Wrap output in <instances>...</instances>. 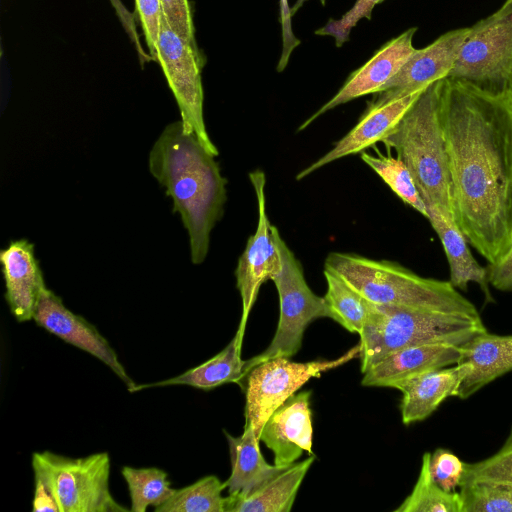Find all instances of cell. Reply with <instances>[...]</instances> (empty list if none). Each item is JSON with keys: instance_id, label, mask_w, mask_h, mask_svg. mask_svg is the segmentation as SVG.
<instances>
[{"instance_id": "1", "label": "cell", "mask_w": 512, "mask_h": 512, "mask_svg": "<svg viewBox=\"0 0 512 512\" xmlns=\"http://www.w3.org/2000/svg\"><path fill=\"white\" fill-rule=\"evenodd\" d=\"M440 117L453 217L489 264L512 246V93L444 78Z\"/></svg>"}, {"instance_id": "2", "label": "cell", "mask_w": 512, "mask_h": 512, "mask_svg": "<svg viewBox=\"0 0 512 512\" xmlns=\"http://www.w3.org/2000/svg\"><path fill=\"white\" fill-rule=\"evenodd\" d=\"M148 165L188 232L192 263L201 264L227 199V180L215 156L179 120L164 128L152 146Z\"/></svg>"}, {"instance_id": "3", "label": "cell", "mask_w": 512, "mask_h": 512, "mask_svg": "<svg viewBox=\"0 0 512 512\" xmlns=\"http://www.w3.org/2000/svg\"><path fill=\"white\" fill-rule=\"evenodd\" d=\"M324 267L374 304L481 317L450 281L419 276L396 262L331 252Z\"/></svg>"}, {"instance_id": "4", "label": "cell", "mask_w": 512, "mask_h": 512, "mask_svg": "<svg viewBox=\"0 0 512 512\" xmlns=\"http://www.w3.org/2000/svg\"><path fill=\"white\" fill-rule=\"evenodd\" d=\"M441 80L422 91L381 143L395 150L406 164L425 204L454 219L449 161L440 117Z\"/></svg>"}, {"instance_id": "5", "label": "cell", "mask_w": 512, "mask_h": 512, "mask_svg": "<svg viewBox=\"0 0 512 512\" xmlns=\"http://www.w3.org/2000/svg\"><path fill=\"white\" fill-rule=\"evenodd\" d=\"M487 332L481 317L374 304L360 335L361 372L389 354L412 346H463Z\"/></svg>"}, {"instance_id": "6", "label": "cell", "mask_w": 512, "mask_h": 512, "mask_svg": "<svg viewBox=\"0 0 512 512\" xmlns=\"http://www.w3.org/2000/svg\"><path fill=\"white\" fill-rule=\"evenodd\" d=\"M273 235L282 263L280 271L272 279L279 295L278 326L267 349L245 360L242 383L250 370L259 363L272 358L294 356L301 348L306 327L313 320L323 317L335 320L325 297L316 295L308 286L300 261L275 226H273Z\"/></svg>"}, {"instance_id": "7", "label": "cell", "mask_w": 512, "mask_h": 512, "mask_svg": "<svg viewBox=\"0 0 512 512\" xmlns=\"http://www.w3.org/2000/svg\"><path fill=\"white\" fill-rule=\"evenodd\" d=\"M32 468L49 483L59 512H127L109 487L107 452L71 458L50 451L35 452Z\"/></svg>"}, {"instance_id": "8", "label": "cell", "mask_w": 512, "mask_h": 512, "mask_svg": "<svg viewBox=\"0 0 512 512\" xmlns=\"http://www.w3.org/2000/svg\"><path fill=\"white\" fill-rule=\"evenodd\" d=\"M512 76V0L470 27L448 78L484 89L508 88Z\"/></svg>"}, {"instance_id": "9", "label": "cell", "mask_w": 512, "mask_h": 512, "mask_svg": "<svg viewBox=\"0 0 512 512\" xmlns=\"http://www.w3.org/2000/svg\"><path fill=\"white\" fill-rule=\"evenodd\" d=\"M360 343L332 360L293 362L286 357L272 358L254 366L245 378V425L258 439L271 414L311 378L360 357Z\"/></svg>"}, {"instance_id": "10", "label": "cell", "mask_w": 512, "mask_h": 512, "mask_svg": "<svg viewBox=\"0 0 512 512\" xmlns=\"http://www.w3.org/2000/svg\"><path fill=\"white\" fill-rule=\"evenodd\" d=\"M156 62L177 102L184 128L195 133L204 147L216 157L218 149L208 135L203 116L201 71L204 58L197 44L176 34L163 16L156 45Z\"/></svg>"}, {"instance_id": "11", "label": "cell", "mask_w": 512, "mask_h": 512, "mask_svg": "<svg viewBox=\"0 0 512 512\" xmlns=\"http://www.w3.org/2000/svg\"><path fill=\"white\" fill-rule=\"evenodd\" d=\"M249 179L257 199L258 220L256 230L249 237L235 270L236 286L242 301V315L237 331L243 336L249 313L262 284L272 280L282 265L273 235V225L266 212L265 174L261 170H255L249 173Z\"/></svg>"}, {"instance_id": "12", "label": "cell", "mask_w": 512, "mask_h": 512, "mask_svg": "<svg viewBox=\"0 0 512 512\" xmlns=\"http://www.w3.org/2000/svg\"><path fill=\"white\" fill-rule=\"evenodd\" d=\"M469 32L470 27L451 30L428 46L415 49L397 74L375 93L371 102H389L446 78Z\"/></svg>"}, {"instance_id": "13", "label": "cell", "mask_w": 512, "mask_h": 512, "mask_svg": "<svg viewBox=\"0 0 512 512\" xmlns=\"http://www.w3.org/2000/svg\"><path fill=\"white\" fill-rule=\"evenodd\" d=\"M33 320L48 332L99 359L126 384L130 392L134 391L136 384L104 336L82 316L70 311L62 299L47 287L39 298Z\"/></svg>"}, {"instance_id": "14", "label": "cell", "mask_w": 512, "mask_h": 512, "mask_svg": "<svg viewBox=\"0 0 512 512\" xmlns=\"http://www.w3.org/2000/svg\"><path fill=\"white\" fill-rule=\"evenodd\" d=\"M416 27L409 28L385 43L364 65L353 71L339 91L307 118L298 128L302 131L327 111L353 99L379 92L401 69L415 51Z\"/></svg>"}, {"instance_id": "15", "label": "cell", "mask_w": 512, "mask_h": 512, "mask_svg": "<svg viewBox=\"0 0 512 512\" xmlns=\"http://www.w3.org/2000/svg\"><path fill=\"white\" fill-rule=\"evenodd\" d=\"M310 391L295 393L264 424L259 440L274 453V464L292 465L303 453H312Z\"/></svg>"}, {"instance_id": "16", "label": "cell", "mask_w": 512, "mask_h": 512, "mask_svg": "<svg viewBox=\"0 0 512 512\" xmlns=\"http://www.w3.org/2000/svg\"><path fill=\"white\" fill-rule=\"evenodd\" d=\"M424 89L385 103L369 102L367 109L356 125L338 140L331 150L301 170L296 175V180H302L335 160L362 152L366 148L374 146L377 142H381L397 125Z\"/></svg>"}, {"instance_id": "17", "label": "cell", "mask_w": 512, "mask_h": 512, "mask_svg": "<svg viewBox=\"0 0 512 512\" xmlns=\"http://www.w3.org/2000/svg\"><path fill=\"white\" fill-rule=\"evenodd\" d=\"M0 263L5 299L12 315L19 322L33 320L39 298L46 288L34 244L27 239L11 241L0 251Z\"/></svg>"}, {"instance_id": "18", "label": "cell", "mask_w": 512, "mask_h": 512, "mask_svg": "<svg viewBox=\"0 0 512 512\" xmlns=\"http://www.w3.org/2000/svg\"><path fill=\"white\" fill-rule=\"evenodd\" d=\"M462 356V346L449 343L417 345L395 351L363 373L362 385L394 387L416 375L455 365Z\"/></svg>"}, {"instance_id": "19", "label": "cell", "mask_w": 512, "mask_h": 512, "mask_svg": "<svg viewBox=\"0 0 512 512\" xmlns=\"http://www.w3.org/2000/svg\"><path fill=\"white\" fill-rule=\"evenodd\" d=\"M463 379L456 397L467 399L500 376L512 371V335H496L488 331L462 346L457 363Z\"/></svg>"}, {"instance_id": "20", "label": "cell", "mask_w": 512, "mask_h": 512, "mask_svg": "<svg viewBox=\"0 0 512 512\" xmlns=\"http://www.w3.org/2000/svg\"><path fill=\"white\" fill-rule=\"evenodd\" d=\"M463 379L460 365L443 367L401 381L393 388L402 392V422L409 425L430 416L448 397H456Z\"/></svg>"}, {"instance_id": "21", "label": "cell", "mask_w": 512, "mask_h": 512, "mask_svg": "<svg viewBox=\"0 0 512 512\" xmlns=\"http://www.w3.org/2000/svg\"><path fill=\"white\" fill-rule=\"evenodd\" d=\"M224 434L231 459V475L225 481L229 496L248 497L289 467L271 465L265 461L259 448L260 440L251 426L244 425V431L238 437L227 431Z\"/></svg>"}, {"instance_id": "22", "label": "cell", "mask_w": 512, "mask_h": 512, "mask_svg": "<svg viewBox=\"0 0 512 512\" xmlns=\"http://www.w3.org/2000/svg\"><path fill=\"white\" fill-rule=\"evenodd\" d=\"M432 228L437 233L450 268V282L456 288L467 291L470 282L482 289L486 302H494L489 290L488 271L471 254L468 242L453 218L446 217L432 205H426Z\"/></svg>"}, {"instance_id": "23", "label": "cell", "mask_w": 512, "mask_h": 512, "mask_svg": "<svg viewBox=\"0 0 512 512\" xmlns=\"http://www.w3.org/2000/svg\"><path fill=\"white\" fill-rule=\"evenodd\" d=\"M314 460L310 455L293 463L248 497H225L224 512H290Z\"/></svg>"}, {"instance_id": "24", "label": "cell", "mask_w": 512, "mask_h": 512, "mask_svg": "<svg viewBox=\"0 0 512 512\" xmlns=\"http://www.w3.org/2000/svg\"><path fill=\"white\" fill-rule=\"evenodd\" d=\"M243 335L238 331L229 344L206 362L186 372L153 384L137 385L134 391L148 387L188 385L202 390H211L226 383L242 384L245 361L241 359Z\"/></svg>"}, {"instance_id": "25", "label": "cell", "mask_w": 512, "mask_h": 512, "mask_svg": "<svg viewBox=\"0 0 512 512\" xmlns=\"http://www.w3.org/2000/svg\"><path fill=\"white\" fill-rule=\"evenodd\" d=\"M327 292L324 296L335 320L346 330L360 334L374 303L367 300L339 274L324 267Z\"/></svg>"}, {"instance_id": "26", "label": "cell", "mask_w": 512, "mask_h": 512, "mask_svg": "<svg viewBox=\"0 0 512 512\" xmlns=\"http://www.w3.org/2000/svg\"><path fill=\"white\" fill-rule=\"evenodd\" d=\"M431 453L425 452L417 482L409 496L394 512H462V500L457 491L447 492L434 480Z\"/></svg>"}, {"instance_id": "27", "label": "cell", "mask_w": 512, "mask_h": 512, "mask_svg": "<svg viewBox=\"0 0 512 512\" xmlns=\"http://www.w3.org/2000/svg\"><path fill=\"white\" fill-rule=\"evenodd\" d=\"M226 488L215 475H208L195 483L175 489L172 495L155 512H224Z\"/></svg>"}, {"instance_id": "28", "label": "cell", "mask_w": 512, "mask_h": 512, "mask_svg": "<svg viewBox=\"0 0 512 512\" xmlns=\"http://www.w3.org/2000/svg\"><path fill=\"white\" fill-rule=\"evenodd\" d=\"M377 155L361 152V159L369 166L407 205L415 209L426 219L427 207L422 199L416 183L406 166L398 157L385 156L378 150Z\"/></svg>"}, {"instance_id": "29", "label": "cell", "mask_w": 512, "mask_h": 512, "mask_svg": "<svg viewBox=\"0 0 512 512\" xmlns=\"http://www.w3.org/2000/svg\"><path fill=\"white\" fill-rule=\"evenodd\" d=\"M122 475L128 485L132 512H145L149 506H160L175 490L167 472L159 468L124 466Z\"/></svg>"}, {"instance_id": "30", "label": "cell", "mask_w": 512, "mask_h": 512, "mask_svg": "<svg viewBox=\"0 0 512 512\" xmlns=\"http://www.w3.org/2000/svg\"><path fill=\"white\" fill-rule=\"evenodd\" d=\"M462 512H512V484L468 482L461 484Z\"/></svg>"}, {"instance_id": "31", "label": "cell", "mask_w": 512, "mask_h": 512, "mask_svg": "<svg viewBox=\"0 0 512 512\" xmlns=\"http://www.w3.org/2000/svg\"><path fill=\"white\" fill-rule=\"evenodd\" d=\"M468 482L512 484V426L497 452L478 462L466 463L461 484Z\"/></svg>"}, {"instance_id": "32", "label": "cell", "mask_w": 512, "mask_h": 512, "mask_svg": "<svg viewBox=\"0 0 512 512\" xmlns=\"http://www.w3.org/2000/svg\"><path fill=\"white\" fill-rule=\"evenodd\" d=\"M384 0H356L354 5L339 19L330 18L328 22L315 31L316 35L331 36L336 47H341L350 38L351 30L365 18L371 20L372 11Z\"/></svg>"}, {"instance_id": "33", "label": "cell", "mask_w": 512, "mask_h": 512, "mask_svg": "<svg viewBox=\"0 0 512 512\" xmlns=\"http://www.w3.org/2000/svg\"><path fill=\"white\" fill-rule=\"evenodd\" d=\"M466 463L445 448H438L431 454L430 468L434 480L447 492L460 487Z\"/></svg>"}, {"instance_id": "34", "label": "cell", "mask_w": 512, "mask_h": 512, "mask_svg": "<svg viewBox=\"0 0 512 512\" xmlns=\"http://www.w3.org/2000/svg\"><path fill=\"white\" fill-rule=\"evenodd\" d=\"M162 15L181 38L196 44L193 13L189 0H159Z\"/></svg>"}, {"instance_id": "35", "label": "cell", "mask_w": 512, "mask_h": 512, "mask_svg": "<svg viewBox=\"0 0 512 512\" xmlns=\"http://www.w3.org/2000/svg\"><path fill=\"white\" fill-rule=\"evenodd\" d=\"M136 17L140 22L148 54L156 61V45L158 41L162 10L159 0H134Z\"/></svg>"}, {"instance_id": "36", "label": "cell", "mask_w": 512, "mask_h": 512, "mask_svg": "<svg viewBox=\"0 0 512 512\" xmlns=\"http://www.w3.org/2000/svg\"><path fill=\"white\" fill-rule=\"evenodd\" d=\"M279 10V20L282 28V52L276 69L277 72H282L286 68L292 52L300 45L301 41L295 36L292 29V13L288 0H279Z\"/></svg>"}, {"instance_id": "37", "label": "cell", "mask_w": 512, "mask_h": 512, "mask_svg": "<svg viewBox=\"0 0 512 512\" xmlns=\"http://www.w3.org/2000/svg\"><path fill=\"white\" fill-rule=\"evenodd\" d=\"M110 2L115 9L122 26L136 47L141 65L143 66L145 63L152 61V58L144 51L140 42L135 23L136 16L125 8L121 0H110Z\"/></svg>"}, {"instance_id": "38", "label": "cell", "mask_w": 512, "mask_h": 512, "mask_svg": "<svg viewBox=\"0 0 512 512\" xmlns=\"http://www.w3.org/2000/svg\"><path fill=\"white\" fill-rule=\"evenodd\" d=\"M488 282L499 291H512V246L497 263L488 266Z\"/></svg>"}, {"instance_id": "39", "label": "cell", "mask_w": 512, "mask_h": 512, "mask_svg": "<svg viewBox=\"0 0 512 512\" xmlns=\"http://www.w3.org/2000/svg\"><path fill=\"white\" fill-rule=\"evenodd\" d=\"M35 493L32 510L36 511H56L59 512L57 503L54 499L52 490L47 480L38 472H34Z\"/></svg>"}, {"instance_id": "40", "label": "cell", "mask_w": 512, "mask_h": 512, "mask_svg": "<svg viewBox=\"0 0 512 512\" xmlns=\"http://www.w3.org/2000/svg\"><path fill=\"white\" fill-rule=\"evenodd\" d=\"M308 0H296L295 4L291 8L292 16L303 6V4ZM321 4L325 6L326 0H320Z\"/></svg>"}, {"instance_id": "41", "label": "cell", "mask_w": 512, "mask_h": 512, "mask_svg": "<svg viewBox=\"0 0 512 512\" xmlns=\"http://www.w3.org/2000/svg\"><path fill=\"white\" fill-rule=\"evenodd\" d=\"M508 87H509V89L511 90V93H512V76L510 78Z\"/></svg>"}]
</instances>
